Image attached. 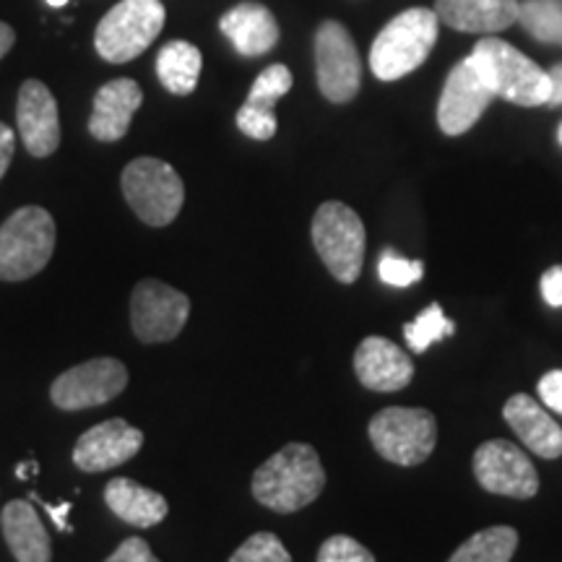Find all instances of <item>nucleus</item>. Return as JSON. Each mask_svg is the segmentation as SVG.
<instances>
[{
	"label": "nucleus",
	"mask_w": 562,
	"mask_h": 562,
	"mask_svg": "<svg viewBox=\"0 0 562 562\" xmlns=\"http://www.w3.org/2000/svg\"><path fill=\"white\" fill-rule=\"evenodd\" d=\"M315 70L318 89L328 102L347 104L362 83V63L355 40L339 21H323L315 32Z\"/></svg>",
	"instance_id": "nucleus-9"
},
{
	"label": "nucleus",
	"mask_w": 562,
	"mask_h": 562,
	"mask_svg": "<svg viewBox=\"0 0 562 562\" xmlns=\"http://www.w3.org/2000/svg\"><path fill=\"white\" fill-rule=\"evenodd\" d=\"M128 385V370L115 357H97L76 364L53 381L50 398L58 409L81 412L110 404Z\"/></svg>",
	"instance_id": "nucleus-11"
},
{
	"label": "nucleus",
	"mask_w": 562,
	"mask_h": 562,
	"mask_svg": "<svg viewBox=\"0 0 562 562\" xmlns=\"http://www.w3.org/2000/svg\"><path fill=\"white\" fill-rule=\"evenodd\" d=\"M313 245L323 266L341 284H355L364 263V224L355 209L341 201H326L313 216Z\"/></svg>",
	"instance_id": "nucleus-5"
},
{
	"label": "nucleus",
	"mask_w": 562,
	"mask_h": 562,
	"mask_svg": "<svg viewBox=\"0 0 562 562\" xmlns=\"http://www.w3.org/2000/svg\"><path fill=\"white\" fill-rule=\"evenodd\" d=\"M539 290H542V297L547 305L562 307V266H552V269H547L542 273Z\"/></svg>",
	"instance_id": "nucleus-33"
},
{
	"label": "nucleus",
	"mask_w": 562,
	"mask_h": 562,
	"mask_svg": "<svg viewBox=\"0 0 562 562\" xmlns=\"http://www.w3.org/2000/svg\"><path fill=\"white\" fill-rule=\"evenodd\" d=\"M355 372L364 389L393 393L412 383L414 362L385 336H368L355 351Z\"/></svg>",
	"instance_id": "nucleus-16"
},
{
	"label": "nucleus",
	"mask_w": 562,
	"mask_h": 562,
	"mask_svg": "<svg viewBox=\"0 0 562 562\" xmlns=\"http://www.w3.org/2000/svg\"><path fill=\"white\" fill-rule=\"evenodd\" d=\"M368 432L375 451L396 467H417L438 446V419L419 406H389L378 412Z\"/></svg>",
	"instance_id": "nucleus-6"
},
{
	"label": "nucleus",
	"mask_w": 562,
	"mask_h": 562,
	"mask_svg": "<svg viewBox=\"0 0 562 562\" xmlns=\"http://www.w3.org/2000/svg\"><path fill=\"white\" fill-rule=\"evenodd\" d=\"M518 21L533 40L562 42V0H524Z\"/></svg>",
	"instance_id": "nucleus-26"
},
{
	"label": "nucleus",
	"mask_w": 562,
	"mask_h": 562,
	"mask_svg": "<svg viewBox=\"0 0 562 562\" xmlns=\"http://www.w3.org/2000/svg\"><path fill=\"white\" fill-rule=\"evenodd\" d=\"M47 3H50V5H53V9H60V5H66V3H68V0H47Z\"/></svg>",
	"instance_id": "nucleus-39"
},
{
	"label": "nucleus",
	"mask_w": 562,
	"mask_h": 562,
	"mask_svg": "<svg viewBox=\"0 0 562 562\" xmlns=\"http://www.w3.org/2000/svg\"><path fill=\"white\" fill-rule=\"evenodd\" d=\"M440 34V19L430 9H406L383 26L370 47V70L375 79L396 81L430 58Z\"/></svg>",
	"instance_id": "nucleus-2"
},
{
	"label": "nucleus",
	"mask_w": 562,
	"mask_h": 562,
	"mask_svg": "<svg viewBox=\"0 0 562 562\" xmlns=\"http://www.w3.org/2000/svg\"><path fill=\"white\" fill-rule=\"evenodd\" d=\"M201 63L199 47L186 40H172L159 50L157 76L170 94L188 97L199 87Z\"/></svg>",
	"instance_id": "nucleus-24"
},
{
	"label": "nucleus",
	"mask_w": 562,
	"mask_h": 562,
	"mask_svg": "<svg viewBox=\"0 0 562 562\" xmlns=\"http://www.w3.org/2000/svg\"><path fill=\"white\" fill-rule=\"evenodd\" d=\"M472 58L495 97L521 104V108H542L550 102V74L508 42L484 37L474 45Z\"/></svg>",
	"instance_id": "nucleus-3"
},
{
	"label": "nucleus",
	"mask_w": 562,
	"mask_h": 562,
	"mask_svg": "<svg viewBox=\"0 0 562 562\" xmlns=\"http://www.w3.org/2000/svg\"><path fill=\"white\" fill-rule=\"evenodd\" d=\"M558 140H560V144H562V125H560V128H558Z\"/></svg>",
	"instance_id": "nucleus-40"
},
{
	"label": "nucleus",
	"mask_w": 562,
	"mask_h": 562,
	"mask_svg": "<svg viewBox=\"0 0 562 562\" xmlns=\"http://www.w3.org/2000/svg\"><path fill=\"white\" fill-rule=\"evenodd\" d=\"M229 562H292V554L271 531H258L237 547Z\"/></svg>",
	"instance_id": "nucleus-28"
},
{
	"label": "nucleus",
	"mask_w": 562,
	"mask_h": 562,
	"mask_svg": "<svg viewBox=\"0 0 562 562\" xmlns=\"http://www.w3.org/2000/svg\"><path fill=\"white\" fill-rule=\"evenodd\" d=\"M292 89V70L286 66H269L261 70L256 83H252L248 100L237 110V128L248 138L269 140L277 136V115L273 108L286 91Z\"/></svg>",
	"instance_id": "nucleus-17"
},
{
	"label": "nucleus",
	"mask_w": 562,
	"mask_h": 562,
	"mask_svg": "<svg viewBox=\"0 0 562 562\" xmlns=\"http://www.w3.org/2000/svg\"><path fill=\"white\" fill-rule=\"evenodd\" d=\"M378 273L389 286H412L417 284L425 273V263L422 261H406V258L396 256L393 250H385L381 263H378Z\"/></svg>",
	"instance_id": "nucleus-29"
},
{
	"label": "nucleus",
	"mask_w": 562,
	"mask_h": 562,
	"mask_svg": "<svg viewBox=\"0 0 562 562\" xmlns=\"http://www.w3.org/2000/svg\"><path fill=\"white\" fill-rule=\"evenodd\" d=\"M220 30L245 58H261V55L271 53L279 42L277 19L261 3L235 5L222 16Z\"/></svg>",
	"instance_id": "nucleus-21"
},
{
	"label": "nucleus",
	"mask_w": 562,
	"mask_h": 562,
	"mask_svg": "<svg viewBox=\"0 0 562 562\" xmlns=\"http://www.w3.org/2000/svg\"><path fill=\"white\" fill-rule=\"evenodd\" d=\"M13 42H16V32H13L5 21H0V58H5V55H9Z\"/></svg>",
	"instance_id": "nucleus-37"
},
{
	"label": "nucleus",
	"mask_w": 562,
	"mask_h": 562,
	"mask_svg": "<svg viewBox=\"0 0 562 562\" xmlns=\"http://www.w3.org/2000/svg\"><path fill=\"white\" fill-rule=\"evenodd\" d=\"M539 398L552 412L562 414V370H550L547 375H542V381H539Z\"/></svg>",
	"instance_id": "nucleus-32"
},
{
	"label": "nucleus",
	"mask_w": 562,
	"mask_h": 562,
	"mask_svg": "<svg viewBox=\"0 0 562 562\" xmlns=\"http://www.w3.org/2000/svg\"><path fill=\"white\" fill-rule=\"evenodd\" d=\"M550 81H552V94H550V108H558V104H562V63H558V66H552L550 70Z\"/></svg>",
	"instance_id": "nucleus-36"
},
{
	"label": "nucleus",
	"mask_w": 562,
	"mask_h": 562,
	"mask_svg": "<svg viewBox=\"0 0 562 562\" xmlns=\"http://www.w3.org/2000/svg\"><path fill=\"white\" fill-rule=\"evenodd\" d=\"M252 497L273 513H297L326 487L321 456L307 442H286L252 474Z\"/></svg>",
	"instance_id": "nucleus-1"
},
{
	"label": "nucleus",
	"mask_w": 562,
	"mask_h": 562,
	"mask_svg": "<svg viewBox=\"0 0 562 562\" xmlns=\"http://www.w3.org/2000/svg\"><path fill=\"white\" fill-rule=\"evenodd\" d=\"M518 550V531L513 526H490L459 544L448 562H510Z\"/></svg>",
	"instance_id": "nucleus-25"
},
{
	"label": "nucleus",
	"mask_w": 562,
	"mask_h": 562,
	"mask_svg": "<svg viewBox=\"0 0 562 562\" xmlns=\"http://www.w3.org/2000/svg\"><path fill=\"white\" fill-rule=\"evenodd\" d=\"M5 544L16 562H50L53 542L45 524L40 521L37 510L26 501H11L0 516Z\"/></svg>",
	"instance_id": "nucleus-22"
},
{
	"label": "nucleus",
	"mask_w": 562,
	"mask_h": 562,
	"mask_svg": "<svg viewBox=\"0 0 562 562\" xmlns=\"http://www.w3.org/2000/svg\"><path fill=\"white\" fill-rule=\"evenodd\" d=\"M32 497H37V495H32ZM37 501H40V497H37ZM40 505H42V508H45L47 513H50L53 521H55V526H58L60 531L70 533V524H68V510H70V503H60V508H58V505L42 503V501H40Z\"/></svg>",
	"instance_id": "nucleus-35"
},
{
	"label": "nucleus",
	"mask_w": 562,
	"mask_h": 562,
	"mask_svg": "<svg viewBox=\"0 0 562 562\" xmlns=\"http://www.w3.org/2000/svg\"><path fill=\"white\" fill-rule=\"evenodd\" d=\"M503 417L531 453L542 456V459H560L562 427L542 409V404L533 402L526 393H516L505 402Z\"/></svg>",
	"instance_id": "nucleus-19"
},
{
	"label": "nucleus",
	"mask_w": 562,
	"mask_h": 562,
	"mask_svg": "<svg viewBox=\"0 0 562 562\" xmlns=\"http://www.w3.org/2000/svg\"><path fill=\"white\" fill-rule=\"evenodd\" d=\"M165 21L167 11L159 0H121L97 26V53L108 63H131L149 50L165 30Z\"/></svg>",
	"instance_id": "nucleus-8"
},
{
	"label": "nucleus",
	"mask_w": 562,
	"mask_h": 562,
	"mask_svg": "<svg viewBox=\"0 0 562 562\" xmlns=\"http://www.w3.org/2000/svg\"><path fill=\"white\" fill-rule=\"evenodd\" d=\"M474 476L482 490L513 501H529L539 492V476L529 456L508 440H487L476 448Z\"/></svg>",
	"instance_id": "nucleus-12"
},
{
	"label": "nucleus",
	"mask_w": 562,
	"mask_h": 562,
	"mask_svg": "<svg viewBox=\"0 0 562 562\" xmlns=\"http://www.w3.org/2000/svg\"><path fill=\"white\" fill-rule=\"evenodd\" d=\"M191 315V300L159 279L138 281L131 294L133 334L144 344L178 339Z\"/></svg>",
	"instance_id": "nucleus-10"
},
{
	"label": "nucleus",
	"mask_w": 562,
	"mask_h": 562,
	"mask_svg": "<svg viewBox=\"0 0 562 562\" xmlns=\"http://www.w3.org/2000/svg\"><path fill=\"white\" fill-rule=\"evenodd\" d=\"M32 472H37V463H32V461H30V463H24V467H19V469H16V474H19V476H30Z\"/></svg>",
	"instance_id": "nucleus-38"
},
{
	"label": "nucleus",
	"mask_w": 562,
	"mask_h": 562,
	"mask_svg": "<svg viewBox=\"0 0 562 562\" xmlns=\"http://www.w3.org/2000/svg\"><path fill=\"white\" fill-rule=\"evenodd\" d=\"M453 334H456V326L451 323V318H446V311H442V305H438V302H432L430 307H425L417 318L404 326L406 344H409V349L417 351V355L427 351L430 344Z\"/></svg>",
	"instance_id": "nucleus-27"
},
{
	"label": "nucleus",
	"mask_w": 562,
	"mask_h": 562,
	"mask_svg": "<svg viewBox=\"0 0 562 562\" xmlns=\"http://www.w3.org/2000/svg\"><path fill=\"white\" fill-rule=\"evenodd\" d=\"M104 562H159L157 554L151 552V547L144 542L140 537H131L117 547L115 552L110 554Z\"/></svg>",
	"instance_id": "nucleus-31"
},
{
	"label": "nucleus",
	"mask_w": 562,
	"mask_h": 562,
	"mask_svg": "<svg viewBox=\"0 0 562 562\" xmlns=\"http://www.w3.org/2000/svg\"><path fill=\"white\" fill-rule=\"evenodd\" d=\"M318 562H375V554L347 533H336L321 544Z\"/></svg>",
	"instance_id": "nucleus-30"
},
{
	"label": "nucleus",
	"mask_w": 562,
	"mask_h": 562,
	"mask_svg": "<svg viewBox=\"0 0 562 562\" xmlns=\"http://www.w3.org/2000/svg\"><path fill=\"white\" fill-rule=\"evenodd\" d=\"M518 5V0H438L435 13L456 32L497 34L516 24Z\"/></svg>",
	"instance_id": "nucleus-20"
},
{
	"label": "nucleus",
	"mask_w": 562,
	"mask_h": 562,
	"mask_svg": "<svg viewBox=\"0 0 562 562\" xmlns=\"http://www.w3.org/2000/svg\"><path fill=\"white\" fill-rule=\"evenodd\" d=\"M495 100L492 89L484 81L480 66L469 55L448 74L438 102V125L446 136H463L472 131L490 102Z\"/></svg>",
	"instance_id": "nucleus-13"
},
{
	"label": "nucleus",
	"mask_w": 562,
	"mask_h": 562,
	"mask_svg": "<svg viewBox=\"0 0 562 562\" xmlns=\"http://www.w3.org/2000/svg\"><path fill=\"white\" fill-rule=\"evenodd\" d=\"M144 446V432L125 419H108L91 427L74 448V463L81 472L97 474L131 461Z\"/></svg>",
	"instance_id": "nucleus-15"
},
{
	"label": "nucleus",
	"mask_w": 562,
	"mask_h": 562,
	"mask_svg": "<svg viewBox=\"0 0 562 562\" xmlns=\"http://www.w3.org/2000/svg\"><path fill=\"white\" fill-rule=\"evenodd\" d=\"M19 136L32 157H50L60 146V115L53 91L42 81H24L16 102Z\"/></svg>",
	"instance_id": "nucleus-14"
},
{
	"label": "nucleus",
	"mask_w": 562,
	"mask_h": 562,
	"mask_svg": "<svg viewBox=\"0 0 562 562\" xmlns=\"http://www.w3.org/2000/svg\"><path fill=\"white\" fill-rule=\"evenodd\" d=\"M13 149H16V133H13L5 123H0V180H3L5 170H9Z\"/></svg>",
	"instance_id": "nucleus-34"
},
{
	"label": "nucleus",
	"mask_w": 562,
	"mask_h": 562,
	"mask_svg": "<svg viewBox=\"0 0 562 562\" xmlns=\"http://www.w3.org/2000/svg\"><path fill=\"white\" fill-rule=\"evenodd\" d=\"M104 503L121 521L138 526V529H151L165 521L170 513L165 495L133 480H112L104 487Z\"/></svg>",
	"instance_id": "nucleus-23"
},
{
	"label": "nucleus",
	"mask_w": 562,
	"mask_h": 562,
	"mask_svg": "<svg viewBox=\"0 0 562 562\" xmlns=\"http://www.w3.org/2000/svg\"><path fill=\"white\" fill-rule=\"evenodd\" d=\"M144 104L140 87L133 79H115L97 91L89 117V133L102 144L125 138L133 115Z\"/></svg>",
	"instance_id": "nucleus-18"
},
{
	"label": "nucleus",
	"mask_w": 562,
	"mask_h": 562,
	"mask_svg": "<svg viewBox=\"0 0 562 562\" xmlns=\"http://www.w3.org/2000/svg\"><path fill=\"white\" fill-rule=\"evenodd\" d=\"M121 186L128 206L149 227L172 224L186 201V186L175 167L154 157L133 159L123 170Z\"/></svg>",
	"instance_id": "nucleus-7"
},
{
	"label": "nucleus",
	"mask_w": 562,
	"mask_h": 562,
	"mask_svg": "<svg viewBox=\"0 0 562 562\" xmlns=\"http://www.w3.org/2000/svg\"><path fill=\"white\" fill-rule=\"evenodd\" d=\"M55 220L42 206L13 211L0 227V281H26L50 263L55 252Z\"/></svg>",
	"instance_id": "nucleus-4"
}]
</instances>
